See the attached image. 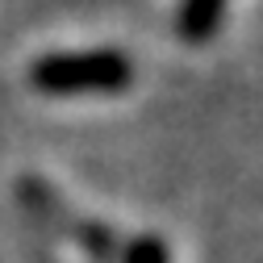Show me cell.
I'll use <instances>...</instances> for the list:
<instances>
[{
  "mask_svg": "<svg viewBox=\"0 0 263 263\" xmlns=\"http://www.w3.org/2000/svg\"><path fill=\"white\" fill-rule=\"evenodd\" d=\"M29 84L42 96H84V92H125L134 84V59L113 46L92 50H50L34 59Z\"/></svg>",
  "mask_w": 263,
  "mask_h": 263,
  "instance_id": "obj_1",
  "label": "cell"
},
{
  "mask_svg": "<svg viewBox=\"0 0 263 263\" xmlns=\"http://www.w3.org/2000/svg\"><path fill=\"white\" fill-rule=\"evenodd\" d=\"M121 263H172V255H167V242L159 234H138L121 251Z\"/></svg>",
  "mask_w": 263,
  "mask_h": 263,
  "instance_id": "obj_3",
  "label": "cell"
},
{
  "mask_svg": "<svg viewBox=\"0 0 263 263\" xmlns=\"http://www.w3.org/2000/svg\"><path fill=\"white\" fill-rule=\"evenodd\" d=\"M226 9H230V0H180V9H176L180 42H188V46L213 42L221 21H226Z\"/></svg>",
  "mask_w": 263,
  "mask_h": 263,
  "instance_id": "obj_2",
  "label": "cell"
}]
</instances>
